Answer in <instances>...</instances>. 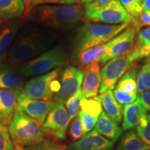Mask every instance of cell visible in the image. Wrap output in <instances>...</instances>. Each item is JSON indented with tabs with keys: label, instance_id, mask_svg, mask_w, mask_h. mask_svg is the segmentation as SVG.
<instances>
[{
	"label": "cell",
	"instance_id": "obj_1",
	"mask_svg": "<svg viewBox=\"0 0 150 150\" xmlns=\"http://www.w3.org/2000/svg\"><path fill=\"white\" fill-rule=\"evenodd\" d=\"M56 38L55 33L43 27H26L17 35L5 63L20 65L48 50Z\"/></svg>",
	"mask_w": 150,
	"mask_h": 150
},
{
	"label": "cell",
	"instance_id": "obj_2",
	"mask_svg": "<svg viewBox=\"0 0 150 150\" xmlns=\"http://www.w3.org/2000/svg\"><path fill=\"white\" fill-rule=\"evenodd\" d=\"M85 11L81 5H41L29 12L30 19L50 28L69 30L77 25Z\"/></svg>",
	"mask_w": 150,
	"mask_h": 150
},
{
	"label": "cell",
	"instance_id": "obj_3",
	"mask_svg": "<svg viewBox=\"0 0 150 150\" xmlns=\"http://www.w3.org/2000/svg\"><path fill=\"white\" fill-rule=\"evenodd\" d=\"M131 24H94L85 22L79 28L73 42V54L79 56L89 49L108 42L122 33Z\"/></svg>",
	"mask_w": 150,
	"mask_h": 150
},
{
	"label": "cell",
	"instance_id": "obj_4",
	"mask_svg": "<svg viewBox=\"0 0 150 150\" xmlns=\"http://www.w3.org/2000/svg\"><path fill=\"white\" fill-rule=\"evenodd\" d=\"M8 131L17 147L23 149L45 140V131L42 125L24 112L16 110L10 124Z\"/></svg>",
	"mask_w": 150,
	"mask_h": 150
},
{
	"label": "cell",
	"instance_id": "obj_5",
	"mask_svg": "<svg viewBox=\"0 0 150 150\" xmlns=\"http://www.w3.org/2000/svg\"><path fill=\"white\" fill-rule=\"evenodd\" d=\"M84 15L88 20L106 24L130 23L138 29L140 26L137 19L130 16L124 8L119 0H113L104 6L97 5L92 1L86 5Z\"/></svg>",
	"mask_w": 150,
	"mask_h": 150
},
{
	"label": "cell",
	"instance_id": "obj_6",
	"mask_svg": "<svg viewBox=\"0 0 150 150\" xmlns=\"http://www.w3.org/2000/svg\"><path fill=\"white\" fill-rule=\"evenodd\" d=\"M67 61L65 50L61 45L49 49L40 55L20 65L24 78L51 72L65 64Z\"/></svg>",
	"mask_w": 150,
	"mask_h": 150
},
{
	"label": "cell",
	"instance_id": "obj_7",
	"mask_svg": "<svg viewBox=\"0 0 150 150\" xmlns=\"http://www.w3.org/2000/svg\"><path fill=\"white\" fill-rule=\"evenodd\" d=\"M61 68L38 75L30 79L23 86L22 93L30 98L38 100H52L54 93L61 88V83L58 80Z\"/></svg>",
	"mask_w": 150,
	"mask_h": 150
},
{
	"label": "cell",
	"instance_id": "obj_8",
	"mask_svg": "<svg viewBox=\"0 0 150 150\" xmlns=\"http://www.w3.org/2000/svg\"><path fill=\"white\" fill-rule=\"evenodd\" d=\"M133 63L129 53L108 61L101 70L102 83L99 93L102 94L107 90L113 89L118 81L132 66Z\"/></svg>",
	"mask_w": 150,
	"mask_h": 150
},
{
	"label": "cell",
	"instance_id": "obj_9",
	"mask_svg": "<svg viewBox=\"0 0 150 150\" xmlns=\"http://www.w3.org/2000/svg\"><path fill=\"white\" fill-rule=\"evenodd\" d=\"M60 75L61 88L54 96V101L64 104L81 90L83 75L82 71L70 65L63 68Z\"/></svg>",
	"mask_w": 150,
	"mask_h": 150
},
{
	"label": "cell",
	"instance_id": "obj_10",
	"mask_svg": "<svg viewBox=\"0 0 150 150\" xmlns=\"http://www.w3.org/2000/svg\"><path fill=\"white\" fill-rule=\"evenodd\" d=\"M70 122V116L64 104L54 102V107L47 116L42 127L45 132L59 139H65Z\"/></svg>",
	"mask_w": 150,
	"mask_h": 150
},
{
	"label": "cell",
	"instance_id": "obj_11",
	"mask_svg": "<svg viewBox=\"0 0 150 150\" xmlns=\"http://www.w3.org/2000/svg\"><path fill=\"white\" fill-rule=\"evenodd\" d=\"M54 106L53 100L34 99L22 93L18 97V110L26 113L42 126Z\"/></svg>",
	"mask_w": 150,
	"mask_h": 150
},
{
	"label": "cell",
	"instance_id": "obj_12",
	"mask_svg": "<svg viewBox=\"0 0 150 150\" xmlns=\"http://www.w3.org/2000/svg\"><path fill=\"white\" fill-rule=\"evenodd\" d=\"M138 30L139 29L136 26L131 24L125 31L120 33L117 42L105 52L99 63L105 64L114 58L129 53L134 46L136 33Z\"/></svg>",
	"mask_w": 150,
	"mask_h": 150
},
{
	"label": "cell",
	"instance_id": "obj_13",
	"mask_svg": "<svg viewBox=\"0 0 150 150\" xmlns=\"http://www.w3.org/2000/svg\"><path fill=\"white\" fill-rule=\"evenodd\" d=\"M83 78L81 92L83 98H94L97 97L102 83V74L98 63L88 65L82 70Z\"/></svg>",
	"mask_w": 150,
	"mask_h": 150
},
{
	"label": "cell",
	"instance_id": "obj_14",
	"mask_svg": "<svg viewBox=\"0 0 150 150\" xmlns=\"http://www.w3.org/2000/svg\"><path fill=\"white\" fill-rule=\"evenodd\" d=\"M22 89L0 88V117L1 124L9 125L18 110V97Z\"/></svg>",
	"mask_w": 150,
	"mask_h": 150
},
{
	"label": "cell",
	"instance_id": "obj_15",
	"mask_svg": "<svg viewBox=\"0 0 150 150\" xmlns=\"http://www.w3.org/2000/svg\"><path fill=\"white\" fill-rule=\"evenodd\" d=\"M113 142L93 130L71 144L68 150H113Z\"/></svg>",
	"mask_w": 150,
	"mask_h": 150
},
{
	"label": "cell",
	"instance_id": "obj_16",
	"mask_svg": "<svg viewBox=\"0 0 150 150\" xmlns=\"http://www.w3.org/2000/svg\"><path fill=\"white\" fill-rule=\"evenodd\" d=\"M22 25L21 20H13L4 26L0 31V65L4 64L8 59L11 46Z\"/></svg>",
	"mask_w": 150,
	"mask_h": 150
},
{
	"label": "cell",
	"instance_id": "obj_17",
	"mask_svg": "<svg viewBox=\"0 0 150 150\" xmlns=\"http://www.w3.org/2000/svg\"><path fill=\"white\" fill-rule=\"evenodd\" d=\"M25 79L20 65L16 66L7 63L0 65V88L22 89Z\"/></svg>",
	"mask_w": 150,
	"mask_h": 150
},
{
	"label": "cell",
	"instance_id": "obj_18",
	"mask_svg": "<svg viewBox=\"0 0 150 150\" xmlns=\"http://www.w3.org/2000/svg\"><path fill=\"white\" fill-rule=\"evenodd\" d=\"M120 34L104 44L89 49L81 54L77 58V66L79 70L81 71L88 65L93 64V63H99L105 52L118 40V39L120 38Z\"/></svg>",
	"mask_w": 150,
	"mask_h": 150
},
{
	"label": "cell",
	"instance_id": "obj_19",
	"mask_svg": "<svg viewBox=\"0 0 150 150\" xmlns=\"http://www.w3.org/2000/svg\"><path fill=\"white\" fill-rule=\"evenodd\" d=\"M146 114H147V110L138 97L134 102L125 105L122 113L123 130H128L136 127L140 118Z\"/></svg>",
	"mask_w": 150,
	"mask_h": 150
},
{
	"label": "cell",
	"instance_id": "obj_20",
	"mask_svg": "<svg viewBox=\"0 0 150 150\" xmlns=\"http://www.w3.org/2000/svg\"><path fill=\"white\" fill-rule=\"evenodd\" d=\"M94 99L101 103L108 116L116 123L120 122L122 119V106L114 97L112 90H107L99 96L94 97Z\"/></svg>",
	"mask_w": 150,
	"mask_h": 150
},
{
	"label": "cell",
	"instance_id": "obj_21",
	"mask_svg": "<svg viewBox=\"0 0 150 150\" xmlns=\"http://www.w3.org/2000/svg\"><path fill=\"white\" fill-rule=\"evenodd\" d=\"M94 131L115 142L122 134V129L105 112H102L97 120Z\"/></svg>",
	"mask_w": 150,
	"mask_h": 150
},
{
	"label": "cell",
	"instance_id": "obj_22",
	"mask_svg": "<svg viewBox=\"0 0 150 150\" xmlns=\"http://www.w3.org/2000/svg\"><path fill=\"white\" fill-rule=\"evenodd\" d=\"M129 56L134 63L138 60L150 57V27L140 31Z\"/></svg>",
	"mask_w": 150,
	"mask_h": 150
},
{
	"label": "cell",
	"instance_id": "obj_23",
	"mask_svg": "<svg viewBox=\"0 0 150 150\" xmlns=\"http://www.w3.org/2000/svg\"><path fill=\"white\" fill-rule=\"evenodd\" d=\"M25 11L24 0H0V18L14 20Z\"/></svg>",
	"mask_w": 150,
	"mask_h": 150
},
{
	"label": "cell",
	"instance_id": "obj_24",
	"mask_svg": "<svg viewBox=\"0 0 150 150\" xmlns=\"http://www.w3.org/2000/svg\"><path fill=\"white\" fill-rule=\"evenodd\" d=\"M138 68L132 65L118 81L116 88L127 93L137 95V76Z\"/></svg>",
	"mask_w": 150,
	"mask_h": 150
},
{
	"label": "cell",
	"instance_id": "obj_25",
	"mask_svg": "<svg viewBox=\"0 0 150 150\" xmlns=\"http://www.w3.org/2000/svg\"><path fill=\"white\" fill-rule=\"evenodd\" d=\"M150 147L133 131L125 134L120 142L117 150H147Z\"/></svg>",
	"mask_w": 150,
	"mask_h": 150
},
{
	"label": "cell",
	"instance_id": "obj_26",
	"mask_svg": "<svg viewBox=\"0 0 150 150\" xmlns=\"http://www.w3.org/2000/svg\"><path fill=\"white\" fill-rule=\"evenodd\" d=\"M150 90V57L140 67L137 76V92L140 94Z\"/></svg>",
	"mask_w": 150,
	"mask_h": 150
},
{
	"label": "cell",
	"instance_id": "obj_27",
	"mask_svg": "<svg viewBox=\"0 0 150 150\" xmlns=\"http://www.w3.org/2000/svg\"><path fill=\"white\" fill-rule=\"evenodd\" d=\"M81 111L91 117L99 118L102 112L101 103L94 98H83L80 102Z\"/></svg>",
	"mask_w": 150,
	"mask_h": 150
},
{
	"label": "cell",
	"instance_id": "obj_28",
	"mask_svg": "<svg viewBox=\"0 0 150 150\" xmlns=\"http://www.w3.org/2000/svg\"><path fill=\"white\" fill-rule=\"evenodd\" d=\"M136 131L140 139L150 147V114H146L140 118Z\"/></svg>",
	"mask_w": 150,
	"mask_h": 150
},
{
	"label": "cell",
	"instance_id": "obj_29",
	"mask_svg": "<svg viewBox=\"0 0 150 150\" xmlns=\"http://www.w3.org/2000/svg\"><path fill=\"white\" fill-rule=\"evenodd\" d=\"M0 150H23L15 145L11 139L8 129L0 123Z\"/></svg>",
	"mask_w": 150,
	"mask_h": 150
},
{
	"label": "cell",
	"instance_id": "obj_30",
	"mask_svg": "<svg viewBox=\"0 0 150 150\" xmlns=\"http://www.w3.org/2000/svg\"><path fill=\"white\" fill-rule=\"evenodd\" d=\"M83 98V95H82V93L80 90L74 95L70 97L65 103L67 112H68V115L70 116V120L72 119H74L76 117V115H77L79 110L80 108L81 100Z\"/></svg>",
	"mask_w": 150,
	"mask_h": 150
},
{
	"label": "cell",
	"instance_id": "obj_31",
	"mask_svg": "<svg viewBox=\"0 0 150 150\" xmlns=\"http://www.w3.org/2000/svg\"><path fill=\"white\" fill-rule=\"evenodd\" d=\"M142 0H119L127 12L135 18H138L142 13Z\"/></svg>",
	"mask_w": 150,
	"mask_h": 150
},
{
	"label": "cell",
	"instance_id": "obj_32",
	"mask_svg": "<svg viewBox=\"0 0 150 150\" xmlns=\"http://www.w3.org/2000/svg\"><path fill=\"white\" fill-rule=\"evenodd\" d=\"M80 2V0H29L27 8L30 11L34 7L41 5H47L51 4L59 5H72L79 4Z\"/></svg>",
	"mask_w": 150,
	"mask_h": 150
},
{
	"label": "cell",
	"instance_id": "obj_33",
	"mask_svg": "<svg viewBox=\"0 0 150 150\" xmlns=\"http://www.w3.org/2000/svg\"><path fill=\"white\" fill-rule=\"evenodd\" d=\"M25 150H67L65 145L45 140L36 145L29 146Z\"/></svg>",
	"mask_w": 150,
	"mask_h": 150
},
{
	"label": "cell",
	"instance_id": "obj_34",
	"mask_svg": "<svg viewBox=\"0 0 150 150\" xmlns=\"http://www.w3.org/2000/svg\"><path fill=\"white\" fill-rule=\"evenodd\" d=\"M78 117H79L81 123L83 136L88 134L90 131L93 129V127L96 125L97 120H98V118L91 117V116L86 115L81 111L79 112Z\"/></svg>",
	"mask_w": 150,
	"mask_h": 150
},
{
	"label": "cell",
	"instance_id": "obj_35",
	"mask_svg": "<svg viewBox=\"0 0 150 150\" xmlns=\"http://www.w3.org/2000/svg\"><path fill=\"white\" fill-rule=\"evenodd\" d=\"M113 95L117 102L120 104H129L136 100L137 95L127 93L120 90L115 88L113 92Z\"/></svg>",
	"mask_w": 150,
	"mask_h": 150
},
{
	"label": "cell",
	"instance_id": "obj_36",
	"mask_svg": "<svg viewBox=\"0 0 150 150\" xmlns=\"http://www.w3.org/2000/svg\"><path fill=\"white\" fill-rule=\"evenodd\" d=\"M70 134L73 140H75L80 139L83 136L82 125L79 117H76L72 121L70 129Z\"/></svg>",
	"mask_w": 150,
	"mask_h": 150
},
{
	"label": "cell",
	"instance_id": "obj_37",
	"mask_svg": "<svg viewBox=\"0 0 150 150\" xmlns=\"http://www.w3.org/2000/svg\"><path fill=\"white\" fill-rule=\"evenodd\" d=\"M138 97L146 109L147 110V111L150 112V90L140 93V96H138Z\"/></svg>",
	"mask_w": 150,
	"mask_h": 150
},
{
	"label": "cell",
	"instance_id": "obj_38",
	"mask_svg": "<svg viewBox=\"0 0 150 150\" xmlns=\"http://www.w3.org/2000/svg\"><path fill=\"white\" fill-rule=\"evenodd\" d=\"M140 26L146 25L150 26V12L142 11V13L140 15V16L137 18Z\"/></svg>",
	"mask_w": 150,
	"mask_h": 150
},
{
	"label": "cell",
	"instance_id": "obj_39",
	"mask_svg": "<svg viewBox=\"0 0 150 150\" xmlns=\"http://www.w3.org/2000/svg\"><path fill=\"white\" fill-rule=\"evenodd\" d=\"M142 8L143 11L150 12V0H142Z\"/></svg>",
	"mask_w": 150,
	"mask_h": 150
},
{
	"label": "cell",
	"instance_id": "obj_40",
	"mask_svg": "<svg viewBox=\"0 0 150 150\" xmlns=\"http://www.w3.org/2000/svg\"><path fill=\"white\" fill-rule=\"evenodd\" d=\"M113 1V0H93L94 3L97 4V5L99 6H104L107 4L110 3V1Z\"/></svg>",
	"mask_w": 150,
	"mask_h": 150
},
{
	"label": "cell",
	"instance_id": "obj_41",
	"mask_svg": "<svg viewBox=\"0 0 150 150\" xmlns=\"http://www.w3.org/2000/svg\"><path fill=\"white\" fill-rule=\"evenodd\" d=\"M80 1L81 3L84 4L88 5V4L92 2V1H93V0H80Z\"/></svg>",
	"mask_w": 150,
	"mask_h": 150
},
{
	"label": "cell",
	"instance_id": "obj_42",
	"mask_svg": "<svg viewBox=\"0 0 150 150\" xmlns=\"http://www.w3.org/2000/svg\"><path fill=\"white\" fill-rule=\"evenodd\" d=\"M0 123L1 124V117H0Z\"/></svg>",
	"mask_w": 150,
	"mask_h": 150
}]
</instances>
